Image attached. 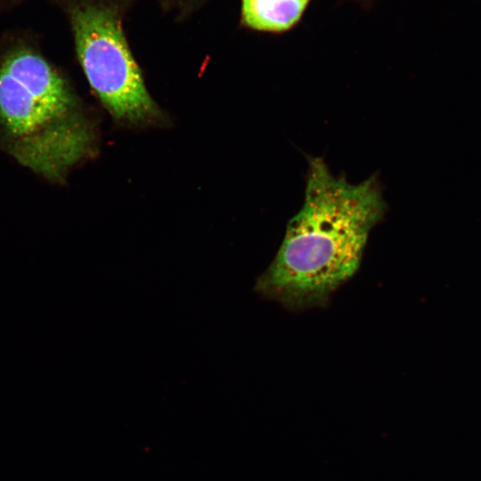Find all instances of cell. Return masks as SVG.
<instances>
[{"label":"cell","mask_w":481,"mask_h":481,"mask_svg":"<svg viewBox=\"0 0 481 481\" xmlns=\"http://www.w3.org/2000/svg\"><path fill=\"white\" fill-rule=\"evenodd\" d=\"M310 0H242V20L251 29L282 32L293 27Z\"/></svg>","instance_id":"4"},{"label":"cell","mask_w":481,"mask_h":481,"mask_svg":"<svg viewBox=\"0 0 481 481\" xmlns=\"http://www.w3.org/2000/svg\"><path fill=\"white\" fill-rule=\"evenodd\" d=\"M14 0H0V7L4 6L6 4H9Z\"/></svg>","instance_id":"5"},{"label":"cell","mask_w":481,"mask_h":481,"mask_svg":"<svg viewBox=\"0 0 481 481\" xmlns=\"http://www.w3.org/2000/svg\"><path fill=\"white\" fill-rule=\"evenodd\" d=\"M0 150L56 184L95 150L94 126L70 83L25 42L0 54Z\"/></svg>","instance_id":"2"},{"label":"cell","mask_w":481,"mask_h":481,"mask_svg":"<svg viewBox=\"0 0 481 481\" xmlns=\"http://www.w3.org/2000/svg\"><path fill=\"white\" fill-rule=\"evenodd\" d=\"M65 9L80 66L112 118L135 126L162 119L126 43L118 8L104 0H66Z\"/></svg>","instance_id":"3"},{"label":"cell","mask_w":481,"mask_h":481,"mask_svg":"<svg viewBox=\"0 0 481 481\" xmlns=\"http://www.w3.org/2000/svg\"><path fill=\"white\" fill-rule=\"evenodd\" d=\"M308 163L304 204L256 287L293 310L325 304L356 273L370 232L386 212L376 175L352 184L334 176L321 158Z\"/></svg>","instance_id":"1"}]
</instances>
